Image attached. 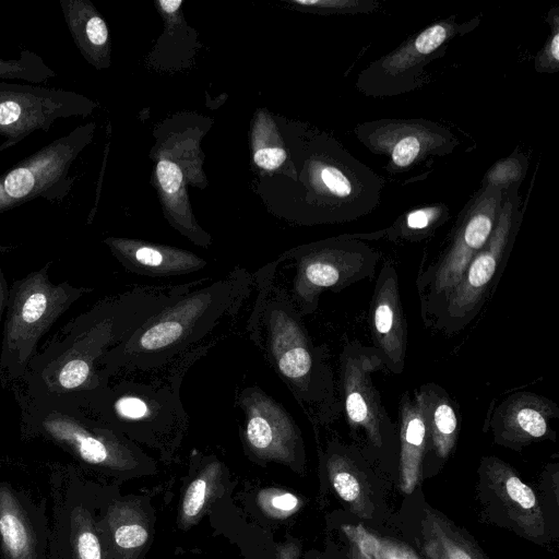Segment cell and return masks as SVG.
<instances>
[{"mask_svg":"<svg viewBox=\"0 0 559 559\" xmlns=\"http://www.w3.org/2000/svg\"><path fill=\"white\" fill-rule=\"evenodd\" d=\"M170 287H148L104 300L66 326L32 359L25 374L29 395L83 405L105 386L99 364L104 355L168 305Z\"/></svg>","mask_w":559,"mask_h":559,"instance_id":"obj_1","label":"cell"},{"mask_svg":"<svg viewBox=\"0 0 559 559\" xmlns=\"http://www.w3.org/2000/svg\"><path fill=\"white\" fill-rule=\"evenodd\" d=\"M251 285V275L236 269L224 278L178 296L104 355L99 364L102 379L109 383V378L120 371L156 370L192 350L224 319L240 310Z\"/></svg>","mask_w":559,"mask_h":559,"instance_id":"obj_2","label":"cell"},{"mask_svg":"<svg viewBox=\"0 0 559 559\" xmlns=\"http://www.w3.org/2000/svg\"><path fill=\"white\" fill-rule=\"evenodd\" d=\"M274 272L259 271V294L248 321L249 337L312 421L330 424L342 408L328 349L313 344L290 295L274 285Z\"/></svg>","mask_w":559,"mask_h":559,"instance_id":"obj_3","label":"cell"},{"mask_svg":"<svg viewBox=\"0 0 559 559\" xmlns=\"http://www.w3.org/2000/svg\"><path fill=\"white\" fill-rule=\"evenodd\" d=\"M24 431L50 441L87 469L123 475L143 464V454L127 437L83 407L20 394Z\"/></svg>","mask_w":559,"mask_h":559,"instance_id":"obj_4","label":"cell"},{"mask_svg":"<svg viewBox=\"0 0 559 559\" xmlns=\"http://www.w3.org/2000/svg\"><path fill=\"white\" fill-rule=\"evenodd\" d=\"M195 347L175 360L163 379L140 382L122 379L95 391L81 407L124 437L179 438L188 426V414L180 399L182 378L192 362L207 350ZM80 406V405H79Z\"/></svg>","mask_w":559,"mask_h":559,"instance_id":"obj_5","label":"cell"},{"mask_svg":"<svg viewBox=\"0 0 559 559\" xmlns=\"http://www.w3.org/2000/svg\"><path fill=\"white\" fill-rule=\"evenodd\" d=\"M48 269L32 272L9 288L0 350L3 379L24 377L40 338L84 294L69 283L50 282Z\"/></svg>","mask_w":559,"mask_h":559,"instance_id":"obj_6","label":"cell"},{"mask_svg":"<svg viewBox=\"0 0 559 559\" xmlns=\"http://www.w3.org/2000/svg\"><path fill=\"white\" fill-rule=\"evenodd\" d=\"M518 186H510L495 227L464 270L460 281L432 316L428 326L451 335L464 330L479 313L508 262L522 214Z\"/></svg>","mask_w":559,"mask_h":559,"instance_id":"obj_7","label":"cell"},{"mask_svg":"<svg viewBox=\"0 0 559 559\" xmlns=\"http://www.w3.org/2000/svg\"><path fill=\"white\" fill-rule=\"evenodd\" d=\"M503 192L492 185L483 183L460 214L448 245L436 262L418 273L416 287L426 326L489 238L500 212Z\"/></svg>","mask_w":559,"mask_h":559,"instance_id":"obj_8","label":"cell"},{"mask_svg":"<svg viewBox=\"0 0 559 559\" xmlns=\"http://www.w3.org/2000/svg\"><path fill=\"white\" fill-rule=\"evenodd\" d=\"M292 300L304 318L318 310L323 292H340L376 275L378 250L358 234L316 243L294 255Z\"/></svg>","mask_w":559,"mask_h":559,"instance_id":"obj_9","label":"cell"},{"mask_svg":"<svg viewBox=\"0 0 559 559\" xmlns=\"http://www.w3.org/2000/svg\"><path fill=\"white\" fill-rule=\"evenodd\" d=\"M92 132V124L78 127L0 175V214L37 198L61 203L74 185L73 163Z\"/></svg>","mask_w":559,"mask_h":559,"instance_id":"obj_10","label":"cell"},{"mask_svg":"<svg viewBox=\"0 0 559 559\" xmlns=\"http://www.w3.org/2000/svg\"><path fill=\"white\" fill-rule=\"evenodd\" d=\"M478 23L479 17L462 23L449 17L427 26L366 67L357 76V90L367 96L389 97L418 88L425 67L443 56L454 37L467 34Z\"/></svg>","mask_w":559,"mask_h":559,"instance_id":"obj_11","label":"cell"},{"mask_svg":"<svg viewBox=\"0 0 559 559\" xmlns=\"http://www.w3.org/2000/svg\"><path fill=\"white\" fill-rule=\"evenodd\" d=\"M384 368L379 350L359 341L347 342L340 354L338 399L350 433L384 450L395 439V427L372 383L371 374Z\"/></svg>","mask_w":559,"mask_h":559,"instance_id":"obj_12","label":"cell"},{"mask_svg":"<svg viewBox=\"0 0 559 559\" xmlns=\"http://www.w3.org/2000/svg\"><path fill=\"white\" fill-rule=\"evenodd\" d=\"M93 103L62 88L0 81V153L31 133L49 131L58 119L85 117Z\"/></svg>","mask_w":559,"mask_h":559,"instance_id":"obj_13","label":"cell"},{"mask_svg":"<svg viewBox=\"0 0 559 559\" xmlns=\"http://www.w3.org/2000/svg\"><path fill=\"white\" fill-rule=\"evenodd\" d=\"M49 551L56 559H104L97 531L96 498L73 469L52 478Z\"/></svg>","mask_w":559,"mask_h":559,"instance_id":"obj_14","label":"cell"},{"mask_svg":"<svg viewBox=\"0 0 559 559\" xmlns=\"http://www.w3.org/2000/svg\"><path fill=\"white\" fill-rule=\"evenodd\" d=\"M243 413L241 436L249 453L260 461L302 466L301 431L293 416L259 386L243 389L237 396Z\"/></svg>","mask_w":559,"mask_h":559,"instance_id":"obj_15","label":"cell"},{"mask_svg":"<svg viewBox=\"0 0 559 559\" xmlns=\"http://www.w3.org/2000/svg\"><path fill=\"white\" fill-rule=\"evenodd\" d=\"M372 153L388 158L389 171H403L430 156H443L459 144L445 127L425 119H380L355 129Z\"/></svg>","mask_w":559,"mask_h":559,"instance_id":"obj_16","label":"cell"},{"mask_svg":"<svg viewBox=\"0 0 559 559\" xmlns=\"http://www.w3.org/2000/svg\"><path fill=\"white\" fill-rule=\"evenodd\" d=\"M49 543L45 501L0 481V559H48Z\"/></svg>","mask_w":559,"mask_h":559,"instance_id":"obj_17","label":"cell"},{"mask_svg":"<svg viewBox=\"0 0 559 559\" xmlns=\"http://www.w3.org/2000/svg\"><path fill=\"white\" fill-rule=\"evenodd\" d=\"M559 407L550 399L530 391H515L493 405L486 425L497 444L521 450L545 439H556L551 421Z\"/></svg>","mask_w":559,"mask_h":559,"instance_id":"obj_18","label":"cell"},{"mask_svg":"<svg viewBox=\"0 0 559 559\" xmlns=\"http://www.w3.org/2000/svg\"><path fill=\"white\" fill-rule=\"evenodd\" d=\"M369 310L372 346L379 350L384 368L400 374L405 366L407 324L397 272L391 261H385L378 273Z\"/></svg>","mask_w":559,"mask_h":559,"instance_id":"obj_19","label":"cell"},{"mask_svg":"<svg viewBox=\"0 0 559 559\" xmlns=\"http://www.w3.org/2000/svg\"><path fill=\"white\" fill-rule=\"evenodd\" d=\"M487 484L507 510L510 519L531 538L545 533V518L534 490L515 469L502 460L489 456L481 463Z\"/></svg>","mask_w":559,"mask_h":559,"instance_id":"obj_20","label":"cell"},{"mask_svg":"<svg viewBox=\"0 0 559 559\" xmlns=\"http://www.w3.org/2000/svg\"><path fill=\"white\" fill-rule=\"evenodd\" d=\"M104 559H132L148 539L147 518L135 499H114L97 513Z\"/></svg>","mask_w":559,"mask_h":559,"instance_id":"obj_21","label":"cell"},{"mask_svg":"<svg viewBox=\"0 0 559 559\" xmlns=\"http://www.w3.org/2000/svg\"><path fill=\"white\" fill-rule=\"evenodd\" d=\"M399 485L402 492L413 493L423 479L428 433L415 391H406L399 403Z\"/></svg>","mask_w":559,"mask_h":559,"instance_id":"obj_22","label":"cell"},{"mask_svg":"<svg viewBox=\"0 0 559 559\" xmlns=\"http://www.w3.org/2000/svg\"><path fill=\"white\" fill-rule=\"evenodd\" d=\"M420 403L428 433V449L439 460H447L455 448L460 431L459 408L449 393L436 382L414 390Z\"/></svg>","mask_w":559,"mask_h":559,"instance_id":"obj_23","label":"cell"},{"mask_svg":"<svg viewBox=\"0 0 559 559\" xmlns=\"http://www.w3.org/2000/svg\"><path fill=\"white\" fill-rule=\"evenodd\" d=\"M115 254L132 273L167 277L198 272L206 264L189 252L164 250L148 245L111 242Z\"/></svg>","mask_w":559,"mask_h":559,"instance_id":"obj_24","label":"cell"},{"mask_svg":"<svg viewBox=\"0 0 559 559\" xmlns=\"http://www.w3.org/2000/svg\"><path fill=\"white\" fill-rule=\"evenodd\" d=\"M324 466L331 485L350 512L362 519H371L374 506L361 471L349 451L332 442L324 457Z\"/></svg>","mask_w":559,"mask_h":559,"instance_id":"obj_25","label":"cell"},{"mask_svg":"<svg viewBox=\"0 0 559 559\" xmlns=\"http://www.w3.org/2000/svg\"><path fill=\"white\" fill-rule=\"evenodd\" d=\"M420 546L427 559H485L459 527L429 508L424 509Z\"/></svg>","mask_w":559,"mask_h":559,"instance_id":"obj_26","label":"cell"},{"mask_svg":"<svg viewBox=\"0 0 559 559\" xmlns=\"http://www.w3.org/2000/svg\"><path fill=\"white\" fill-rule=\"evenodd\" d=\"M61 12L75 46L94 64L102 62L108 44V28L100 15L86 0H59Z\"/></svg>","mask_w":559,"mask_h":559,"instance_id":"obj_27","label":"cell"},{"mask_svg":"<svg viewBox=\"0 0 559 559\" xmlns=\"http://www.w3.org/2000/svg\"><path fill=\"white\" fill-rule=\"evenodd\" d=\"M223 464L217 460L206 463L187 487L179 511V525L187 528L203 516L222 491Z\"/></svg>","mask_w":559,"mask_h":559,"instance_id":"obj_28","label":"cell"},{"mask_svg":"<svg viewBox=\"0 0 559 559\" xmlns=\"http://www.w3.org/2000/svg\"><path fill=\"white\" fill-rule=\"evenodd\" d=\"M449 210L444 204H435L412 210L399 217L389 228L379 231L391 241H420L429 237L447 222Z\"/></svg>","mask_w":559,"mask_h":559,"instance_id":"obj_29","label":"cell"},{"mask_svg":"<svg viewBox=\"0 0 559 559\" xmlns=\"http://www.w3.org/2000/svg\"><path fill=\"white\" fill-rule=\"evenodd\" d=\"M343 532L350 543L371 559H420L408 545L381 536L361 524L345 525Z\"/></svg>","mask_w":559,"mask_h":559,"instance_id":"obj_30","label":"cell"},{"mask_svg":"<svg viewBox=\"0 0 559 559\" xmlns=\"http://www.w3.org/2000/svg\"><path fill=\"white\" fill-rule=\"evenodd\" d=\"M56 76L44 59L31 50H22L16 59L0 58V81L23 80L38 84Z\"/></svg>","mask_w":559,"mask_h":559,"instance_id":"obj_31","label":"cell"},{"mask_svg":"<svg viewBox=\"0 0 559 559\" xmlns=\"http://www.w3.org/2000/svg\"><path fill=\"white\" fill-rule=\"evenodd\" d=\"M257 501L263 513L274 519H285L293 515L301 504L297 496L278 488L261 490Z\"/></svg>","mask_w":559,"mask_h":559,"instance_id":"obj_32","label":"cell"},{"mask_svg":"<svg viewBox=\"0 0 559 559\" xmlns=\"http://www.w3.org/2000/svg\"><path fill=\"white\" fill-rule=\"evenodd\" d=\"M551 27L548 39L535 58L537 72L552 73L559 70V10L552 8L546 17Z\"/></svg>","mask_w":559,"mask_h":559,"instance_id":"obj_33","label":"cell"},{"mask_svg":"<svg viewBox=\"0 0 559 559\" xmlns=\"http://www.w3.org/2000/svg\"><path fill=\"white\" fill-rule=\"evenodd\" d=\"M524 157L510 156L499 160L487 174L483 183L492 185L506 191L512 185H519L525 173Z\"/></svg>","mask_w":559,"mask_h":559,"instance_id":"obj_34","label":"cell"},{"mask_svg":"<svg viewBox=\"0 0 559 559\" xmlns=\"http://www.w3.org/2000/svg\"><path fill=\"white\" fill-rule=\"evenodd\" d=\"M156 174L158 181L165 192L173 194L180 188L182 181V173L175 163L169 160H160L157 164Z\"/></svg>","mask_w":559,"mask_h":559,"instance_id":"obj_35","label":"cell"},{"mask_svg":"<svg viewBox=\"0 0 559 559\" xmlns=\"http://www.w3.org/2000/svg\"><path fill=\"white\" fill-rule=\"evenodd\" d=\"M286 157L284 150L280 147L262 148L255 152L254 162L264 169L277 168Z\"/></svg>","mask_w":559,"mask_h":559,"instance_id":"obj_36","label":"cell"},{"mask_svg":"<svg viewBox=\"0 0 559 559\" xmlns=\"http://www.w3.org/2000/svg\"><path fill=\"white\" fill-rule=\"evenodd\" d=\"M300 547L296 542H287L276 549L274 559H299Z\"/></svg>","mask_w":559,"mask_h":559,"instance_id":"obj_37","label":"cell"},{"mask_svg":"<svg viewBox=\"0 0 559 559\" xmlns=\"http://www.w3.org/2000/svg\"><path fill=\"white\" fill-rule=\"evenodd\" d=\"M8 295H9V285L7 284V281L2 274V271L0 270V319L4 314L7 301H8ZM3 380V376L0 369V384Z\"/></svg>","mask_w":559,"mask_h":559,"instance_id":"obj_38","label":"cell"},{"mask_svg":"<svg viewBox=\"0 0 559 559\" xmlns=\"http://www.w3.org/2000/svg\"><path fill=\"white\" fill-rule=\"evenodd\" d=\"M349 551H348V559H371L369 556H367L365 552H362L355 544L350 543Z\"/></svg>","mask_w":559,"mask_h":559,"instance_id":"obj_39","label":"cell"},{"mask_svg":"<svg viewBox=\"0 0 559 559\" xmlns=\"http://www.w3.org/2000/svg\"><path fill=\"white\" fill-rule=\"evenodd\" d=\"M181 0H160L159 3L164 11L168 13L175 12L181 4Z\"/></svg>","mask_w":559,"mask_h":559,"instance_id":"obj_40","label":"cell"},{"mask_svg":"<svg viewBox=\"0 0 559 559\" xmlns=\"http://www.w3.org/2000/svg\"><path fill=\"white\" fill-rule=\"evenodd\" d=\"M48 559H56V556H55L51 551H49V557H48Z\"/></svg>","mask_w":559,"mask_h":559,"instance_id":"obj_41","label":"cell"}]
</instances>
